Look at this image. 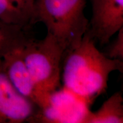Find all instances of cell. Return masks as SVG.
<instances>
[{"label": "cell", "instance_id": "obj_7", "mask_svg": "<svg viewBox=\"0 0 123 123\" xmlns=\"http://www.w3.org/2000/svg\"><path fill=\"white\" fill-rule=\"evenodd\" d=\"M35 0H0V21L30 29Z\"/></svg>", "mask_w": 123, "mask_h": 123}, {"label": "cell", "instance_id": "obj_1", "mask_svg": "<svg viewBox=\"0 0 123 123\" xmlns=\"http://www.w3.org/2000/svg\"><path fill=\"white\" fill-rule=\"evenodd\" d=\"M114 71L123 73V61L107 57L86 31L79 44L64 53L61 80L74 95L92 102L105 92Z\"/></svg>", "mask_w": 123, "mask_h": 123}, {"label": "cell", "instance_id": "obj_10", "mask_svg": "<svg viewBox=\"0 0 123 123\" xmlns=\"http://www.w3.org/2000/svg\"><path fill=\"white\" fill-rule=\"evenodd\" d=\"M117 34L116 38L106 44L105 50L103 53L110 59L123 61V27Z\"/></svg>", "mask_w": 123, "mask_h": 123}, {"label": "cell", "instance_id": "obj_5", "mask_svg": "<svg viewBox=\"0 0 123 123\" xmlns=\"http://www.w3.org/2000/svg\"><path fill=\"white\" fill-rule=\"evenodd\" d=\"M92 17L87 31L100 46H105L123 27V0H90Z\"/></svg>", "mask_w": 123, "mask_h": 123}, {"label": "cell", "instance_id": "obj_2", "mask_svg": "<svg viewBox=\"0 0 123 123\" xmlns=\"http://www.w3.org/2000/svg\"><path fill=\"white\" fill-rule=\"evenodd\" d=\"M23 61L34 84L42 111L52 106V98L61 87L62 49L52 36L31 38L21 49Z\"/></svg>", "mask_w": 123, "mask_h": 123}, {"label": "cell", "instance_id": "obj_6", "mask_svg": "<svg viewBox=\"0 0 123 123\" xmlns=\"http://www.w3.org/2000/svg\"><path fill=\"white\" fill-rule=\"evenodd\" d=\"M1 58L6 73L15 89L23 97L34 103L40 108L39 97L23 61L21 50L10 52Z\"/></svg>", "mask_w": 123, "mask_h": 123}, {"label": "cell", "instance_id": "obj_4", "mask_svg": "<svg viewBox=\"0 0 123 123\" xmlns=\"http://www.w3.org/2000/svg\"><path fill=\"white\" fill-rule=\"evenodd\" d=\"M41 111L38 106L15 89L0 57V123H33Z\"/></svg>", "mask_w": 123, "mask_h": 123}, {"label": "cell", "instance_id": "obj_3", "mask_svg": "<svg viewBox=\"0 0 123 123\" xmlns=\"http://www.w3.org/2000/svg\"><path fill=\"white\" fill-rule=\"evenodd\" d=\"M87 0H35L32 25L42 23L64 51L81 41L89 21L84 10Z\"/></svg>", "mask_w": 123, "mask_h": 123}, {"label": "cell", "instance_id": "obj_9", "mask_svg": "<svg viewBox=\"0 0 123 123\" xmlns=\"http://www.w3.org/2000/svg\"><path fill=\"white\" fill-rule=\"evenodd\" d=\"M30 38L28 29L0 21V57L21 50Z\"/></svg>", "mask_w": 123, "mask_h": 123}, {"label": "cell", "instance_id": "obj_8", "mask_svg": "<svg viewBox=\"0 0 123 123\" xmlns=\"http://www.w3.org/2000/svg\"><path fill=\"white\" fill-rule=\"evenodd\" d=\"M83 123H123V97L121 92L114 93L95 111H88L81 119Z\"/></svg>", "mask_w": 123, "mask_h": 123}]
</instances>
